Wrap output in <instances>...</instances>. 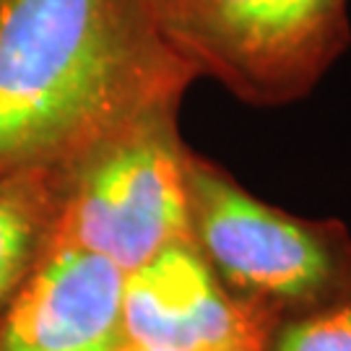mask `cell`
<instances>
[{"label": "cell", "instance_id": "6da1fadb", "mask_svg": "<svg viewBox=\"0 0 351 351\" xmlns=\"http://www.w3.org/2000/svg\"><path fill=\"white\" fill-rule=\"evenodd\" d=\"M193 81L151 0H0V175L68 167Z\"/></svg>", "mask_w": 351, "mask_h": 351}, {"label": "cell", "instance_id": "7a4b0ae2", "mask_svg": "<svg viewBox=\"0 0 351 351\" xmlns=\"http://www.w3.org/2000/svg\"><path fill=\"white\" fill-rule=\"evenodd\" d=\"M185 195L190 239L237 300L281 320L351 284V237L336 219H300L263 203L193 149Z\"/></svg>", "mask_w": 351, "mask_h": 351}, {"label": "cell", "instance_id": "3957f363", "mask_svg": "<svg viewBox=\"0 0 351 351\" xmlns=\"http://www.w3.org/2000/svg\"><path fill=\"white\" fill-rule=\"evenodd\" d=\"M167 45L255 107L310 94L351 37L346 0H151Z\"/></svg>", "mask_w": 351, "mask_h": 351}, {"label": "cell", "instance_id": "277c9868", "mask_svg": "<svg viewBox=\"0 0 351 351\" xmlns=\"http://www.w3.org/2000/svg\"><path fill=\"white\" fill-rule=\"evenodd\" d=\"M188 146L177 110H162L58 169L55 242L117 265L123 274L188 234Z\"/></svg>", "mask_w": 351, "mask_h": 351}, {"label": "cell", "instance_id": "5b68a950", "mask_svg": "<svg viewBox=\"0 0 351 351\" xmlns=\"http://www.w3.org/2000/svg\"><path fill=\"white\" fill-rule=\"evenodd\" d=\"M278 320L237 300L193 239H177L123 278V339L149 351H263Z\"/></svg>", "mask_w": 351, "mask_h": 351}, {"label": "cell", "instance_id": "8992f818", "mask_svg": "<svg viewBox=\"0 0 351 351\" xmlns=\"http://www.w3.org/2000/svg\"><path fill=\"white\" fill-rule=\"evenodd\" d=\"M125 274L55 242L0 317V351H120Z\"/></svg>", "mask_w": 351, "mask_h": 351}, {"label": "cell", "instance_id": "52a82bcc", "mask_svg": "<svg viewBox=\"0 0 351 351\" xmlns=\"http://www.w3.org/2000/svg\"><path fill=\"white\" fill-rule=\"evenodd\" d=\"M58 169L0 175V317L58 237Z\"/></svg>", "mask_w": 351, "mask_h": 351}, {"label": "cell", "instance_id": "ba28073f", "mask_svg": "<svg viewBox=\"0 0 351 351\" xmlns=\"http://www.w3.org/2000/svg\"><path fill=\"white\" fill-rule=\"evenodd\" d=\"M263 351H351V284L315 307L281 317Z\"/></svg>", "mask_w": 351, "mask_h": 351}, {"label": "cell", "instance_id": "9c48e42d", "mask_svg": "<svg viewBox=\"0 0 351 351\" xmlns=\"http://www.w3.org/2000/svg\"><path fill=\"white\" fill-rule=\"evenodd\" d=\"M120 351H149V349H136V346H123Z\"/></svg>", "mask_w": 351, "mask_h": 351}]
</instances>
